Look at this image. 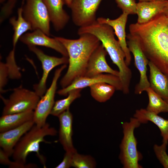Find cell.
<instances>
[{"label": "cell", "mask_w": 168, "mask_h": 168, "mask_svg": "<svg viewBox=\"0 0 168 168\" xmlns=\"http://www.w3.org/2000/svg\"><path fill=\"white\" fill-rule=\"evenodd\" d=\"M167 145L162 143L161 145L155 144L153 146L156 157L165 168H168V155L166 152Z\"/></svg>", "instance_id": "cell-29"}, {"label": "cell", "mask_w": 168, "mask_h": 168, "mask_svg": "<svg viewBox=\"0 0 168 168\" xmlns=\"http://www.w3.org/2000/svg\"><path fill=\"white\" fill-rule=\"evenodd\" d=\"M34 124L33 120H32L16 128L0 132L1 148L9 157L12 156L14 147L18 141Z\"/></svg>", "instance_id": "cell-16"}, {"label": "cell", "mask_w": 168, "mask_h": 168, "mask_svg": "<svg viewBox=\"0 0 168 168\" xmlns=\"http://www.w3.org/2000/svg\"><path fill=\"white\" fill-rule=\"evenodd\" d=\"M129 31L149 61L168 76V18L165 15L159 13L144 23L131 24Z\"/></svg>", "instance_id": "cell-1"}, {"label": "cell", "mask_w": 168, "mask_h": 168, "mask_svg": "<svg viewBox=\"0 0 168 168\" xmlns=\"http://www.w3.org/2000/svg\"><path fill=\"white\" fill-rule=\"evenodd\" d=\"M163 13L168 18V6L165 9Z\"/></svg>", "instance_id": "cell-35"}, {"label": "cell", "mask_w": 168, "mask_h": 168, "mask_svg": "<svg viewBox=\"0 0 168 168\" xmlns=\"http://www.w3.org/2000/svg\"><path fill=\"white\" fill-rule=\"evenodd\" d=\"M148 98L146 109L156 114L168 112V103L156 93L150 87L145 91Z\"/></svg>", "instance_id": "cell-25"}, {"label": "cell", "mask_w": 168, "mask_h": 168, "mask_svg": "<svg viewBox=\"0 0 168 168\" xmlns=\"http://www.w3.org/2000/svg\"><path fill=\"white\" fill-rule=\"evenodd\" d=\"M8 65L9 77L11 79H18L21 77V74L15 60V49L10 52L7 58L6 62Z\"/></svg>", "instance_id": "cell-28"}, {"label": "cell", "mask_w": 168, "mask_h": 168, "mask_svg": "<svg viewBox=\"0 0 168 168\" xmlns=\"http://www.w3.org/2000/svg\"><path fill=\"white\" fill-rule=\"evenodd\" d=\"M79 35L76 39L54 37L64 46L68 54V68L60 82L62 88L84 76L91 55L100 44V40L93 35L85 33Z\"/></svg>", "instance_id": "cell-2"}, {"label": "cell", "mask_w": 168, "mask_h": 168, "mask_svg": "<svg viewBox=\"0 0 168 168\" xmlns=\"http://www.w3.org/2000/svg\"><path fill=\"white\" fill-rule=\"evenodd\" d=\"M107 53L100 44L91 55L84 76L92 77L106 73L119 77V71L112 68L107 63L105 57Z\"/></svg>", "instance_id": "cell-14"}, {"label": "cell", "mask_w": 168, "mask_h": 168, "mask_svg": "<svg viewBox=\"0 0 168 168\" xmlns=\"http://www.w3.org/2000/svg\"><path fill=\"white\" fill-rule=\"evenodd\" d=\"M9 157H10L1 148L0 149V163L9 166L12 161L9 159Z\"/></svg>", "instance_id": "cell-33"}, {"label": "cell", "mask_w": 168, "mask_h": 168, "mask_svg": "<svg viewBox=\"0 0 168 168\" xmlns=\"http://www.w3.org/2000/svg\"><path fill=\"white\" fill-rule=\"evenodd\" d=\"M127 38L128 47L133 56L134 64L140 75L139 81L135 87L134 93L140 95L150 87L147 76L149 61L142 51L137 40L130 34L127 36Z\"/></svg>", "instance_id": "cell-9"}, {"label": "cell", "mask_w": 168, "mask_h": 168, "mask_svg": "<svg viewBox=\"0 0 168 168\" xmlns=\"http://www.w3.org/2000/svg\"><path fill=\"white\" fill-rule=\"evenodd\" d=\"M168 6V0H157L137 3L136 14L139 24L146 23L158 14L163 13Z\"/></svg>", "instance_id": "cell-18"}, {"label": "cell", "mask_w": 168, "mask_h": 168, "mask_svg": "<svg viewBox=\"0 0 168 168\" xmlns=\"http://www.w3.org/2000/svg\"><path fill=\"white\" fill-rule=\"evenodd\" d=\"M25 0H22L21 7L17 11V18L11 17L9 22L13 27L14 34L12 42L13 49H15L16 44L21 37L27 31L32 30L31 24L24 17L23 14V5Z\"/></svg>", "instance_id": "cell-23"}, {"label": "cell", "mask_w": 168, "mask_h": 168, "mask_svg": "<svg viewBox=\"0 0 168 168\" xmlns=\"http://www.w3.org/2000/svg\"><path fill=\"white\" fill-rule=\"evenodd\" d=\"M23 5L24 18L31 24L33 30L39 29L50 35V21L47 8L43 0H25Z\"/></svg>", "instance_id": "cell-7"}, {"label": "cell", "mask_w": 168, "mask_h": 168, "mask_svg": "<svg viewBox=\"0 0 168 168\" xmlns=\"http://www.w3.org/2000/svg\"><path fill=\"white\" fill-rule=\"evenodd\" d=\"M128 15L127 14L123 12L118 18L115 19L100 17L96 20L99 23L107 24L113 28L120 46L125 54L126 63L128 66L131 62V56L126 41L125 27Z\"/></svg>", "instance_id": "cell-15"}, {"label": "cell", "mask_w": 168, "mask_h": 168, "mask_svg": "<svg viewBox=\"0 0 168 168\" xmlns=\"http://www.w3.org/2000/svg\"><path fill=\"white\" fill-rule=\"evenodd\" d=\"M89 87L92 97L100 102H104L109 100L116 90L113 86L104 82L97 83Z\"/></svg>", "instance_id": "cell-24"}, {"label": "cell", "mask_w": 168, "mask_h": 168, "mask_svg": "<svg viewBox=\"0 0 168 168\" xmlns=\"http://www.w3.org/2000/svg\"><path fill=\"white\" fill-rule=\"evenodd\" d=\"M57 133L56 130L50 127L48 123L41 127L34 124L22 137L14 147L12 155L14 161L25 164L28 155L31 152H35L41 163L45 166L44 158L40 153V143L43 142H47L44 139L45 137L55 136Z\"/></svg>", "instance_id": "cell-4"}, {"label": "cell", "mask_w": 168, "mask_h": 168, "mask_svg": "<svg viewBox=\"0 0 168 168\" xmlns=\"http://www.w3.org/2000/svg\"><path fill=\"white\" fill-rule=\"evenodd\" d=\"M28 47L29 49L35 54L41 63L43 71L42 77L39 83L33 86L34 91L41 97L47 90V80L50 71L58 66L68 63V58L63 56L58 58L48 55L35 46Z\"/></svg>", "instance_id": "cell-11"}, {"label": "cell", "mask_w": 168, "mask_h": 168, "mask_svg": "<svg viewBox=\"0 0 168 168\" xmlns=\"http://www.w3.org/2000/svg\"><path fill=\"white\" fill-rule=\"evenodd\" d=\"M104 82L115 87L116 90L122 91V86L119 77L110 74L103 73L92 77L83 76L77 78L69 85L58 90V94L67 96L71 91L76 89H82L95 84Z\"/></svg>", "instance_id": "cell-12"}, {"label": "cell", "mask_w": 168, "mask_h": 168, "mask_svg": "<svg viewBox=\"0 0 168 168\" xmlns=\"http://www.w3.org/2000/svg\"><path fill=\"white\" fill-rule=\"evenodd\" d=\"M133 117L137 119L141 124H145L148 121L152 122L159 128L162 138V143H168V119H165L155 114L141 108L137 110Z\"/></svg>", "instance_id": "cell-21"}, {"label": "cell", "mask_w": 168, "mask_h": 168, "mask_svg": "<svg viewBox=\"0 0 168 168\" xmlns=\"http://www.w3.org/2000/svg\"><path fill=\"white\" fill-rule=\"evenodd\" d=\"M58 117L59 123V140L65 152H77L72 142L73 116L69 108Z\"/></svg>", "instance_id": "cell-17"}, {"label": "cell", "mask_w": 168, "mask_h": 168, "mask_svg": "<svg viewBox=\"0 0 168 168\" xmlns=\"http://www.w3.org/2000/svg\"><path fill=\"white\" fill-rule=\"evenodd\" d=\"M102 0H72L69 7L74 24L81 27L96 21V12Z\"/></svg>", "instance_id": "cell-10"}, {"label": "cell", "mask_w": 168, "mask_h": 168, "mask_svg": "<svg viewBox=\"0 0 168 168\" xmlns=\"http://www.w3.org/2000/svg\"><path fill=\"white\" fill-rule=\"evenodd\" d=\"M118 6L123 12L129 14H136L137 3L135 0H115Z\"/></svg>", "instance_id": "cell-30"}, {"label": "cell", "mask_w": 168, "mask_h": 168, "mask_svg": "<svg viewBox=\"0 0 168 168\" xmlns=\"http://www.w3.org/2000/svg\"><path fill=\"white\" fill-rule=\"evenodd\" d=\"M82 90H72L69 92L66 98L55 102L50 114L58 117L60 114L69 109L72 103L81 96Z\"/></svg>", "instance_id": "cell-26"}, {"label": "cell", "mask_w": 168, "mask_h": 168, "mask_svg": "<svg viewBox=\"0 0 168 168\" xmlns=\"http://www.w3.org/2000/svg\"><path fill=\"white\" fill-rule=\"evenodd\" d=\"M20 40L27 46L39 45L53 49L68 58L66 49L63 45L55 37H49L39 29L34 30L31 32L25 33L19 39Z\"/></svg>", "instance_id": "cell-13"}, {"label": "cell", "mask_w": 168, "mask_h": 168, "mask_svg": "<svg viewBox=\"0 0 168 168\" xmlns=\"http://www.w3.org/2000/svg\"><path fill=\"white\" fill-rule=\"evenodd\" d=\"M65 4L69 7L72 0H63Z\"/></svg>", "instance_id": "cell-34"}, {"label": "cell", "mask_w": 168, "mask_h": 168, "mask_svg": "<svg viewBox=\"0 0 168 168\" xmlns=\"http://www.w3.org/2000/svg\"><path fill=\"white\" fill-rule=\"evenodd\" d=\"M0 97L4 104L2 115L34 110L40 97L35 91L24 88L21 85L13 89L8 99Z\"/></svg>", "instance_id": "cell-6"}, {"label": "cell", "mask_w": 168, "mask_h": 168, "mask_svg": "<svg viewBox=\"0 0 168 168\" xmlns=\"http://www.w3.org/2000/svg\"><path fill=\"white\" fill-rule=\"evenodd\" d=\"M155 0H138L139 2L151 1H155Z\"/></svg>", "instance_id": "cell-36"}, {"label": "cell", "mask_w": 168, "mask_h": 168, "mask_svg": "<svg viewBox=\"0 0 168 168\" xmlns=\"http://www.w3.org/2000/svg\"><path fill=\"white\" fill-rule=\"evenodd\" d=\"M96 163L91 156L79 154L76 152L74 153L72 159V167L76 168H93Z\"/></svg>", "instance_id": "cell-27"}, {"label": "cell", "mask_w": 168, "mask_h": 168, "mask_svg": "<svg viewBox=\"0 0 168 168\" xmlns=\"http://www.w3.org/2000/svg\"><path fill=\"white\" fill-rule=\"evenodd\" d=\"M150 87L168 103V76L149 62Z\"/></svg>", "instance_id": "cell-20"}, {"label": "cell", "mask_w": 168, "mask_h": 168, "mask_svg": "<svg viewBox=\"0 0 168 168\" xmlns=\"http://www.w3.org/2000/svg\"><path fill=\"white\" fill-rule=\"evenodd\" d=\"M141 124L136 118H131L129 122L122 124L123 137L120 145L119 160L124 168H141L139 162L142 156L137 148V139L134 134L135 128Z\"/></svg>", "instance_id": "cell-5"}, {"label": "cell", "mask_w": 168, "mask_h": 168, "mask_svg": "<svg viewBox=\"0 0 168 168\" xmlns=\"http://www.w3.org/2000/svg\"><path fill=\"white\" fill-rule=\"evenodd\" d=\"M66 67V64H63L55 70L50 87L41 97L34 110L33 120L35 124L39 126H42L46 123L47 118L50 114L55 103L58 81L62 71Z\"/></svg>", "instance_id": "cell-8"}, {"label": "cell", "mask_w": 168, "mask_h": 168, "mask_svg": "<svg viewBox=\"0 0 168 168\" xmlns=\"http://www.w3.org/2000/svg\"><path fill=\"white\" fill-rule=\"evenodd\" d=\"M48 9L51 22L54 29L59 31L66 26L70 19L64 10L63 0H43Z\"/></svg>", "instance_id": "cell-19"}, {"label": "cell", "mask_w": 168, "mask_h": 168, "mask_svg": "<svg viewBox=\"0 0 168 168\" xmlns=\"http://www.w3.org/2000/svg\"><path fill=\"white\" fill-rule=\"evenodd\" d=\"M9 77L8 68L7 63L1 62L0 63V91L1 93H3L6 91L3 88L7 82V77Z\"/></svg>", "instance_id": "cell-31"}, {"label": "cell", "mask_w": 168, "mask_h": 168, "mask_svg": "<svg viewBox=\"0 0 168 168\" xmlns=\"http://www.w3.org/2000/svg\"><path fill=\"white\" fill-rule=\"evenodd\" d=\"M33 110L2 115L0 118V132H5L20 126L26 122L33 120Z\"/></svg>", "instance_id": "cell-22"}, {"label": "cell", "mask_w": 168, "mask_h": 168, "mask_svg": "<svg viewBox=\"0 0 168 168\" xmlns=\"http://www.w3.org/2000/svg\"><path fill=\"white\" fill-rule=\"evenodd\" d=\"M85 33L93 35L100 40L113 63L118 67L122 84L125 86L129 85L132 78V72L126 63L125 54L115 38L113 28L107 24L99 23L96 20L90 25L79 27L78 34Z\"/></svg>", "instance_id": "cell-3"}, {"label": "cell", "mask_w": 168, "mask_h": 168, "mask_svg": "<svg viewBox=\"0 0 168 168\" xmlns=\"http://www.w3.org/2000/svg\"><path fill=\"white\" fill-rule=\"evenodd\" d=\"M75 152H66L63 160L55 168H68L72 167V156Z\"/></svg>", "instance_id": "cell-32"}]
</instances>
